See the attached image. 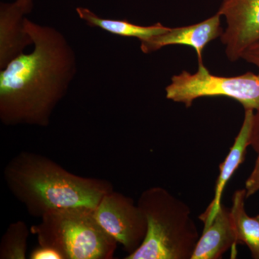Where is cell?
<instances>
[{
  "label": "cell",
  "instance_id": "obj_1",
  "mask_svg": "<svg viewBox=\"0 0 259 259\" xmlns=\"http://www.w3.org/2000/svg\"><path fill=\"white\" fill-rule=\"evenodd\" d=\"M33 49L0 72V120L8 126L47 127L77 72L76 54L62 32L24 19Z\"/></svg>",
  "mask_w": 259,
  "mask_h": 259
},
{
  "label": "cell",
  "instance_id": "obj_2",
  "mask_svg": "<svg viewBox=\"0 0 259 259\" xmlns=\"http://www.w3.org/2000/svg\"><path fill=\"white\" fill-rule=\"evenodd\" d=\"M8 189L32 217L69 207L95 209L113 191L108 181L74 175L50 158L22 151L5 166Z\"/></svg>",
  "mask_w": 259,
  "mask_h": 259
},
{
  "label": "cell",
  "instance_id": "obj_3",
  "mask_svg": "<svg viewBox=\"0 0 259 259\" xmlns=\"http://www.w3.org/2000/svg\"><path fill=\"white\" fill-rule=\"evenodd\" d=\"M137 204L146 216L147 233L125 258H192L200 235L188 204L161 187L144 191Z\"/></svg>",
  "mask_w": 259,
  "mask_h": 259
},
{
  "label": "cell",
  "instance_id": "obj_4",
  "mask_svg": "<svg viewBox=\"0 0 259 259\" xmlns=\"http://www.w3.org/2000/svg\"><path fill=\"white\" fill-rule=\"evenodd\" d=\"M38 245L51 247L63 259H111L117 241L108 234L95 215V209L69 207L51 211L31 227Z\"/></svg>",
  "mask_w": 259,
  "mask_h": 259
},
{
  "label": "cell",
  "instance_id": "obj_5",
  "mask_svg": "<svg viewBox=\"0 0 259 259\" xmlns=\"http://www.w3.org/2000/svg\"><path fill=\"white\" fill-rule=\"evenodd\" d=\"M165 92L166 99L184 104L187 108L202 97H226L239 102L244 110L256 111L259 109V74L217 76L201 64L194 74L182 71L174 75Z\"/></svg>",
  "mask_w": 259,
  "mask_h": 259
},
{
  "label": "cell",
  "instance_id": "obj_6",
  "mask_svg": "<svg viewBox=\"0 0 259 259\" xmlns=\"http://www.w3.org/2000/svg\"><path fill=\"white\" fill-rule=\"evenodd\" d=\"M95 218L102 228L128 254L141 246L147 233L146 216L134 199L112 191L104 196L95 209Z\"/></svg>",
  "mask_w": 259,
  "mask_h": 259
},
{
  "label": "cell",
  "instance_id": "obj_7",
  "mask_svg": "<svg viewBox=\"0 0 259 259\" xmlns=\"http://www.w3.org/2000/svg\"><path fill=\"white\" fill-rule=\"evenodd\" d=\"M218 12L226 20L221 37L226 55L236 62L259 40V0H221Z\"/></svg>",
  "mask_w": 259,
  "mask_h": 259
},
{
  "label": "cell",
  "instance_id": "obj_8",
  "mask_svg": "<svg viewBox=\"0 0 259 259\" xmlns=\"http://www.w3.org/2000/svg\"><path fill=\"white\" fill-rule=\"evenodd\" d=\"M222 16L218 12L200 23L169 28L167 31L140 41L141 50L144 54L156 52L168 46H188L195 51L198 65L204 64L202 53L209 42L221 38L223 32L221 27Z\"/></svg>",
  "mask_w": 259,
  "mask_h": 259
},
{
  "label": "cell",
  "instance_id": "obj_9",
  "mask_svg": "<svg viewBox=\"0 0 259 259\" xmlns=\"http://www.w3.org/2000/svg\"><path fill=\"white\" fill-rule=\"evenodd\" d=\"M254 112V110H245L243 124L235 139L234 144L232 146L224 161L220 165L219 176L216 181L214 197L206 210L199 217L204 223V228L209 226L215 217L223 204L222 196L226 184L231 180L240 165L244 161L247 148L250 146Z\"/></svg>",
  "mask_w": 259,
  "mask_h": 259
},
{
  "label": "cell",
  "instance_id": "obj_10",
  "mask_svg": "<svg viewBox=\"0 0 259 259\" xmlns=\"http://www.w3.org/2000/svg\"><path fill=\"white\" fill-rule=\"evenodd\" d=\"M238 244L231 209L222 204L210 224L204 228L191 259H219L229 249L235 256Z\"/></svg>",
  "mask_w": 259,
  "mask_h": 259
},
{
  "label": "cell",
  "instance_id": "obj_11",
  "mask_svg": "<svg viewBox=\"0 0 259 259\" xmlns=\"http://www.w3.org/2000/svg\"><path fill=\"white\" fill-rule=\"evenodd\" d=\"M25 13L16 3L0 4V68L6 67L10 61L23 54L33 45L31 37L24 25Z\"/></svg>",
  "mask_w": 259,
  "mask_h": 259
},
{
  "label": "cell",
  "instance_id": "obj_12",
  "mask_svg": "<svg viewBox=\"0 0 259 259\" xmlns=\"http://www.w3.org/2000/svg\"><path fill=\"white\" fill-rule=\"evenodd\" d=\"M76 12L81 20L86 22L90 26L99 28L113 35L121 37H136L140 41L159 35L169 29L161 23L148 26L136 25L123 20L103 18L95 14L91 10L83 7H78Z\"/></svg>",
  "mask_w": 259,
  "mask_h": 259
},
{
  "label": "cell",
  "instance_id": "obj_13",
  "mask_svg": "<svg viewBox=\"0 0 259 259\" xmlns=\"http://www.w3.org/2000/svg\"><path fill=\"white\" fill-rule=\"evenodd\" d=\"M245 189L236 190L232 199L231 214L238 243L248 247L251 257L259 259V221L246 212Z\"/></svg>",
  "mask_w": 259,
  "mask_h": 259
},
{
  "label": "cell",
  "instance_id": "obj_14",
  "mask_svg": "<svg viewBox=\"0 0 259 259\" xmlns=\"http://www.w3.org/2000/svg\"><path fill=\"white\" fill-rule=\"evenodd\" d=\"M30 231V229L23 221L11 223L2 238L0 243V258H26Z\"/></svg>",
  "mask_w": 259,
  "mask_h": 259
},
{
  "label": "cell",
  "instance_id": "obj_15",
  "mask_svg": "<svg viewBox=\"0 0 259 259\" xmlns=\"http://www.w3.org/2000/svg\"><path fill=\"white\" fill-rule=\"evenodd\" d=\"M244 189L247 199L254 195L259 191V153L255 161L254 168L245 181Z\"/></svg>",
  "mask_w": 259,
  "mask_h": 259
},
{
  "label": "cell",
  "instance_id": "obj_16",
  "mask_svg": "<svg viewBox=\"0 0 259 259\" xmlns=\"http://www.w3.org/2000/svg\"><path fill=\"white\" fill-rule=\"evenodd\" d=\"M29 258L30 259H63V256L58 250L45 246L38 245L36 248L30 252Z\"/></svg>",
  "mask_w": 259,
  "mask_h": 259
},
{
  "label": "cell",
  "instance_id": "obj_17",
  "mask_svg": "<svg viewBox=\"0 0 259 259\" xmlns=\"http://www.w3.org/2000/svg\"><path fill=\"white\" fill-rule=\"evenodd\" d=\"M250 146L255 152L259 153V109L254 112L251 134H250Z\"/></svg>",
  "mask_w": 259,
  "mask_h": 259
},
{
  "label": "cell",
  "instance_id": "obj_18",
  "mask_svg": "<svg viewBox=\"0 0 259 259\" xmlns=\"http://www.w3.org/2000/svg\"><path fill=\"white\" fill-rule=\"evenodd\" d=\"M242 59L255 66L259 74V40L245 51Z\"/></svg>",
  "mask_w": 259,
  "mask_h": 259
},
{
  "label": "cell",
  "instance_id": "obj_19",
  "mask_svg": "<svg viewBox=\"0 0 259 259\" xmlns=\"http://www.w3.org/2000/svg\"><path fill=\"white\" fill-rule=\"evenodd\" d=\"M15 3H16V5L20 9L23 10L25 15L31 13L32 8H33L32 0H16Z\"/></svg>",
  "mask_w": 259,
  "mask_h": 259
},
{
  "label": "cell",
  "instance_id": "obj_20",
  "mask_svg": "<svg viewBox=\"0 0 259 259\" xmlns=\"http://www.w3.org/2000/svg\"><path fill=\"white\" fill-rule=\"evenodd\" d=\"M255 217L257 218V219H258V221H259V214H258V215L255 216Z\"/></svg>",
  "mask_w": 259,
  "mask_h": 259
}]
</instances>
